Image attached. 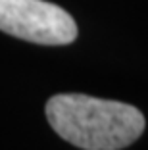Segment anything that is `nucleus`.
<instances>
[{
  "label": "nucleus",
  "mask_w": 148,
  "mask_h": 150,
  "mask_svg": "<svg viewBox=\"0 0 148 150\" xmlns=\"http://www.w3.org/2000/svg\"><path fill=\"white\" fill-rule=\"evenodd\" d=\"M46 117L64 141L83 150H121L146 127L139 108L79 93L52 96L46 102Z\"/></svg>",
  "instance_id": "1"
},
{
  "label": "nucleus",
  "mask_w": 148,
  "mask_h": 150,
  "mask_svg": "<svg viewBox=\"0 0 148 150\" xmlns=\"http://www.w3.org/2000/svg\"><path fill=\"white\" fill-rule=\"evenodd\" d=\"M0 31L35 44L62 46L77 39V23L44 0H0Z\"/></svg>",
  "instance_id": "2"
}]
</instances>
